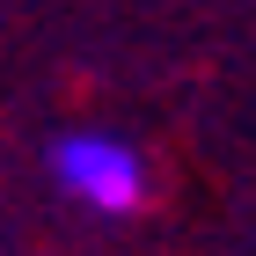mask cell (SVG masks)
<instances>
[{
	"label": "cell",
	"instance_id": "1",
	"mask_svg": "<svg viewBox=\"0 0 256 256\" xmlns=\"http://www.w3.org/2000/svg\"><path fill=\"white\" fill-rule=\"evenodd\" d=\"M52 176H59V190H74L102 220L146 205V161L110 132H59L52 139Z\"/></svg>",
	"mask_w": 256,
	"mask_h": 256
}]
</instances>
